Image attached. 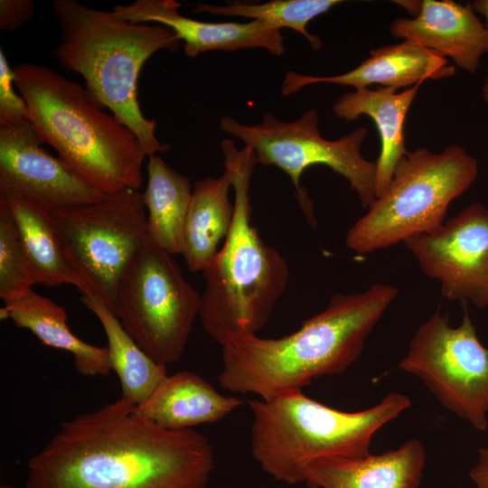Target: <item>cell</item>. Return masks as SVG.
<instances>
[{
    "instance_id": "1",
    "label": "cell",
    "mask_w": 488,
    "mask_h": 488,
    "mask_svg": "<svg viewBox=\"0 0 488 488\" xmlns=\"http://www.w3.org/2000/svg\"><path fill=\"white\" fill-rule=\"evenodd\" d=\"M214 468L209 438L167 429L121 397L76 415L26 465L25 488H208Z\"/></svg>"
},
{
    "instance_id": "2",
    "label": "cell",
    "mask_w": 488,
    "mask_h": 488,
    "mask_svg": "<svg viewBox=\"0 0 488 488\" xmlns=\"http://www.w3.org/2000/svg\"><path fill=\"white\" fill-rule=\"evenodd\" d=\"M398 294L397 287L376 283L361 293L333 295L323 311L288 335L224 338L219 343L220 385L267 399L302 390L317 378L343 373L361 354L366 339Z\"/></svg>"
},
{
    "instance_id": "3",
    "label": "cell",
    "mask_w": 488,
    "mask_h": 488,
    "mask_svg": "<svg viewBox=\"0 0 488 488\" xmlns=\"http://www.w3.org/2000/svg\"><path fill=\"white\" fill-rule=\"evenodd\" d=\"M14 86L42 144L76 174L105 194L143 183L146 154L136 135L93 99L85 87L42 64L14 69Z\"/></svg>"
},
{
    "instance_id": "4",
    "label": "cell",
    "mask_w": 488,
    "mask_h": 488,
    "mask_svg": "<svg viewBox=\"0 0 488 488\" xmlns=\"http://www.w3.org/2000/svg\"><path fill=\"white\" fill-rule=\"evenodd\" d=\"M52 7L61 34L52 52L58 63L82 77L89 93L136 135L148 157L166 151L156 136V122L139 107L137 81L153 54L178 50L177 34L167 26L132 23L77 0H53Z\"/></svg>"
},
{
    "instance_id": "5",
    "label": "cell",
    "mask_w": 488,
    "mask_h": 488,
    "mask_svg": "<svg viewBox=\"0 0 488 488\" xmlns=\"http://www.w3.org/2000/svg\"><path fill=\"white\" fill-rule=\"evenodd\" d=\"M224 166L230 174L234 211L230 229L216 256L202 271L199 318L218 343L230 335L257 333L284 293L289 269L285 258L267 246L251 223L249 186L258 164L254 151L221 141Z\"/></svg>"
},
{
    "instance_id": "6",
    "label": "cell",
    "mask_w": 488,
    "mask_h": 488,
    "mask_svg": "<svg viewBox=\"0 0 488 488\" xmlns=\"http://www.w3.org/2000/svg\"><path fill=\"white\" fill-rule=\"evenodd\" d=\"M248 405L252 456L272 478L296 485L305 483L308 468L317 461L370 455L374 435L411 402L391 392L370 408L347 412L293 390Z\"/></svg>"
},
{
    "instance_id": "7",
    "label": "cell",
    "mask_w": 488,
    "mask_h": 488,
    "mask_svg": "<svg viewBox=\"0 0 488 488\" xmlns=\"http://www.w3.org/2000/svg\"><path fill=\"white\" fill-rule=\"evenodd\" d=\"M476 159L458 145L441 153L408 151L385 192L347 231L345 244L367 254L428 232L442 223L449 204L477 179Z\"/></svg>"
},
{
    "instance_id": "8",
    "label": "cell",
    "mask_w": 488,
    "mask_h": 488,
    "mask_svg": "<svg viewBox=\"0 0 488 488\" xmlns=\"http://www.w3.org/2000/svg\"><path fill=\"white\" fill-rule=\"evenodd\" d=\"M172 256L148 239L125 268L112 311L139 347L164 365L183 354L201 307V294Z\"/></svg>"
},
{
    "instance_id": "9",
    "label": "cell",
    "mask_w": 488,
    "mask_h": 488,
    "mask_svg": "<svg viewBox=\"0 0 488 488\" xmlns=\"http://www.w3.org/2000/svg\"><path fill=\"white\" fill-rule=\"evenodd\" d=\"M318 122V113L310 109L294 121H283L267 112L258 125L223 117L220 127L250 147L258 164L277 166L289 176L307 219L314 217V208L300 179L314 164L326 165L347 179L362 208L368 209L376 199L377 163L366 160L361 153L367 129L360 127L336 140H328L321 136Z\"/></svg>"
},
{
    "instance_id": "10",
    "label": "cell",
    "mask_w": 488,
    "mask_h": 488,
    "mask_svg": "<svg viewBox=\"0 0 488 488\" xmlns=\"http://www.w3.org/2000/svg\"><path fill=\"white\" fill-rule=\"evenodd\" d=\"M50 215L89 296L113 311L119 279L149 239L143 193L126 189Z\"/></svg>"
},
{
    "instance_id": "11",
    "label": "cell",
    "mask_w": 488,
    "mask_h": 488,
    "mask_svg": "<svg viewBox=\"0 0 488 488\" xmlns=\"http://www.w3.org/2000/svg\"><path fill=\"white\" fill-rule=\"evenodd\" d=\"M460 324L435 312L413 335L399 368L418 377L447 410L475 429L488 427V348L463 303Z\"/></svg>"
},
{
    "instance_id": "12",
    "label": "cell",
    "mask_w": 488,
    "mask_h": 488,
    "mask_svg": "<svg viewBox=\"0 0 488 488\" xmlns=\"http://www.w3.org/2000/svg\"><path fill=\"white\" fill-rule=\"evenodd\" d=\"M403 243L422 272L440 283L443 296L488 307V209L483 204L474 202Z\"/></svg>"
},
{
    "instance_id": "13",
    "label": "cell",
    "mask_w": 488,
    "mask_h": 488,
    "mask_svg": "<svg viewBox=\"0 0 488 488\" xmlns=\"http://www.w3.org/2000/svg\"><path fill=\"white\" fill-rule=\"evenodd\" d=\"M41 144L29 119L0 127V200H19L52 214L108 195L47 153Z\"/></svg>"
},
{
    "instance_id": "14",
    "label": "cell",
    "mask_w": 488,
    "mask_h": 488,
    "mask_svg": "<svg viewBox=\"0 0 488 488\" xmlns=\"http://www.w3.org/2000/svg\"><path fill=\"white\" fill-rule=\"evenodd\" d=\"M174 0H136L117 5L113 12L136 23H158L172 29L183 41L185 55L194 58L211 51L261 48L281 56L285 52L281 29L267 23H210L183 16Z\"/></svg>"
},
{
    "instance_id": "15",
    "label": "cell",
    "mask_w": 488,
    "mask_h": 488,
    "mask_svg": "<svg viewBox=\"0 0 488 488\" xmlns=\"http://www.w3.org/2000/svg\"><path fill=\"white\" fill-rule=\"evenodd\" d=\"M455 72V67L449 65L445 57L412 40H404L400 43L371 50L369 58L343 74L311 76L288 71L282 82L281 96L294 94L316 83L350 86L354 90L368 89L373 84L398 89L426 80L449 78Z\"/></svg>"
},
{
    "instance_id": "16",
    "label": "cell",
    "mask_w": 488,
    "mask_h": 488,
    "mask_svg": "<svg viewBox=\"0 0 488 488\" xmlns=\"http://www.w3.org/2000/svg\"><path fill=\"white\" fill-rule=\"evenodd\" d=\"M397 39L412 40L449 57L468 73H475L483 55L488 53V31L476 16L469 2L451 0L421 1L418 14L397 18L389 26Z\"/></svg>"
},
{
    "instance_id": "17",
    "label": "cell",
    "mask_w": 488,
    "mask_h": 488,
    "mask_svg": "<svg viewBox=\"0 0 488 488\" xmlns=\"http://www.w3.org/2000/svg\"><path fill=\"white\" fill-rule=\"evenodd\" d=\"M426 463L418 439H408L396 449L359 458H328L307 471L309 488H418Z\"/></svg>"
},
{
    "instance_id": "18",
    "label": "cell",
    "mask_w": 488,
    "mask_h": 488,
    "mask_svg": "<svg viewBox=\"0 0 488 488\" xmlns=\"http://www.w3.org/2000/svg\"><path fill=\"white\" fill-rule=\"evenodd\" d=\"M242 404L237 397L218 392L198 374L180 371L167 375L136 411L162 427L180 430L217 422Z\"/></svg>"
},
{
    "instance_id": "19",
    "label": "cell",
    "mask_w": 488,
    "mask_h": 488,
    "mask_svg": "<svg viewBox=\"0 0 488 488\" xmlns=\"http://www.w3.org/2000/svg\"><path fill=\"white\" fill-rule=\"evenodd\" d=\"M420 84L399 92L394 88L357 89L344 93L333 106V111L339 119L352 121L361 115H366L377 127L380 138V153L376 160V198L385 192L396 165L408 152L405 146L404 125Z\"/></svg>"
},
{
    "instance_id": "20",
    "label": "cell",
    "mask_w": 488,
    "mask_h": 488,
    "mask_svg": "<svg viewBox=\"0 0 488 488\" xmlns=\"http://www.w3.org/2000/svg\"><path fill=\"white\" fill-rule=\"evenodd\" d=\"M0 315L17 328L29 330L42 344L71 353L76 370L83 376H107L112 371L107 346L89 344L76 336L65 309L33 289L5 304Z\"/></svg>"
},
{
    "instance_id": "21",
    "label": "cell",
    "mask_w": 488,
    "mask_h": 488,
    "mask_svg": "<svg viewBox=\"0 0 488 488\" xmlns=\"http://www.w3.org/2000/svg\"><path fill=\"white\" fill-rule=\"evenodd\" d=\"M230 172L194 184L186 219L182 255L192 272H202L219 251L231 226L234 204L230 201Z\"/></svg>"
},
{
    "instance_id": "22",
    "label": "cell",
    "mask_w": 488,
    "mask_h": 488,
    "mask_svg": "<svg viewBox=\"0 0 488 488\" xmlns=\"http://www.w3.org/2000/svg\"><path fill=\"white\" fill-rule=\"evenodd\" d=\"M5 201L14 219L33 284L73 285L81 295L90 290L80 275L52 223L51 215L27 202Z\"/></svg>"
},
{
    "instance_id": "23",
    "label": "cell",
    "mask_w": 488,
    "mask_h": 488,
    "mask_svg": "<svg viewBox=\"0 0 488 488\" xmlns=\"http://www.w3.org/2000/svg\"><path fill=\"white\" fill-rule=\"evenodd\" d=\"M148 180L143 192L149 239L171 255L181 254L192 190L188 177L158 155L148 157Z\"/></svg>"
},
{
    "instance_id": "24",
    "label": "cell",
    "mask_w": 488,
    "mask_h": 488,
    "mask_svg": "<svg viewBox=\"0 0 488 488\" xmlns=\"http://www.w3.org/2000/svg\"><path fill=\"white\" fill-rule=\"evenodd\" d=\"M80 301L95 314L104 329L111 370L119 380L122 397L136 406L142 404L168 375L166 365L146 354L99 297L82 295Z\"/></svg>"
},
{
    "instance_id": "25",
    "label": "cell",
    "mask_w": 488,
    "mask_h": 488,
    "mask_svg": "<svg viewBox=\"0 0 488 488\" xmlns=\"http://www.w3.org/2000/svg\"><path fill=\"white\" fill-rule=\"evenodd\" d=\"M343 3L340 0H272L266 3H234L226 5L198 4L192 13L211 15L251 18L267 23L276 28H290L302 34L317 51L322 48L321 39L311 34L306 27L316 16Z\"/></svg>"
},
{
    "instance_id": "26",
    "label": "cell",
    "mask_w": 488,
    "mask_h": 488,
    "mask_svg": "<svg viewBox=\"0 0 488 488\" xmlns=\"http://www.w3.org/2000/svg\"><path fill=\"white\" fill-rule=\"evenodd\" d=\"M33 285L10 207L0 200V297L4 304L13 302Z\"/></svg>"
},
{
    "instance_id": "27",
    "label": "cell",
    "mask_w": 488,
    "mask_h": 488,
    "mask_svg": "<svg viewBox=\"0 0 488 488\" xmlns=\"http://www.w3.org/2000/svg\"><path fill=\"white\" fill-rule=\"evenodd\" d=\"M15 74L0 49V127L19 125L27 118V106L14 89Z\"/></svg>"
},
{
    "instance_id": "28",
    "label": "cell",
    "mask_w": 488,
    "mask_h": 488,
    "mask_svg": "<svg viewBox=\"0 0 488 488\" xmlns=\"http://www.w3.org/2000/svg\"><path fill=\"white\" fill-rule=\"evenodd\" d=\"M35 11L32 0H1L0 29L7 32L18 30L33 18Z\"/></svg>"
},
{
    "instance_id": "29",
    "label": "cell",
    "mask_w": 488,
    "mask_h": 488,
    "mask_svg": "<svg viewBox=\"0 0 488 488\" xmlns=\"http://www.w3.org/2000/svg\"><path fill=\"white\" fill-rule=\"evenodd\" d=\"M469 477L475 488H488V447L479 449L477 463L469 471Z\"/></svg>"
},
{
    "instance_id": "30",
    "label": "cell",
    "mask_w": 488,
    "mask_h": 488,
    "mask_svg": "<svg viewBox=\"0 0 488 488\" xmlns=\"http://www.w3.org/2000/svg\"><path fill=\"white\" fill-rule=\"evenodd\" d=\"M474 13H477L484 17V26L488 31V0H474L469 2Z\"/></svg>"
},
{
    "instance_id": "31",
    "label": "cell",
    "mask_w": 488,
    "mask_h": 488,
    "mask_svg": "<svg viewBox=\"0 0 488 488\" xmlns=\"http://www.w3.org/2000/svg\"><path fill=\"white\" fill-rule=\"evenodd\" d=\"M395 3L407 9L413 17L418 14L421 7V1H395Z\"/></svg>"
},
{
    "instance_id": "32",
    "label": "cell",
    "mask_w": 488,
    "mask_h": 488,
    "mask_svg": "<svg viewBox=\"0 0 488 488\" xmlns=\"http://www.w3.org/2000/svg\"><path fill=\"white\" fill-rule=\"evenodd\" d=\"M483 100L488 103V74L483 81Z\"/></svg>"
},
{
    "instance_id": "33",
    "label": "cell",
    "mask_w": 488,
    "mask_h": 488,
    "mask_svg": "<svg viewBox=\"0 0 488 488\" xmlns=\"http://www.w3.org/2000/svg\"><path fill=\"white\" fill-rule=\"evenodd\" d=\"M0 488H12V486L8 484H1Z\"/></svg>"
}]
</instances>
